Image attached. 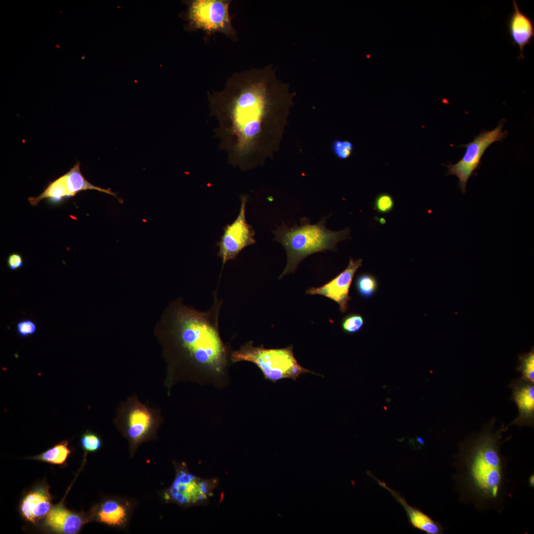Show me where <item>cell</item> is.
<instances>
[{"label":"cell","mask_w":534,"mask_h":534,"mask_svg":"<svg viewBox=\"0 0 534 534\" xmlns=\"http://www.w3.org/2000/svg\"><path fill=\"white\" fill-rule=\"evenodd\" d=\"M207 311L172 302L156 325L154 333L167 364L165 385L168 394L176 383L190 381L224 388L229 385L232 350L222 339L219 315L222 301L217 290Z\"/></svg>","instance_id":"obj_1"},{"label":"cell","mask_w":534,"mask_h":534,"mask_svg":"<svg viewBox=\"0 0 534 534\" xmlns=\"http://www.w3.org/2000/svg\"><path fill=\"white\" fill-rule=\"evenodd\" d=\"M282 86L272 66L267 65L235 72L222 90L207 92L210 116L218 122L215 137L233 167L246 171L258 163L268 121L277 108Z\"/></svg>","instance_id":"obj_2"},{"label":"cell","mask_w":534,"mask_h":534,"mask_svg":"<svg viewBox=\"0 0 534 534\" xmlns=\"http://www.w3.org/2000/svg\"><path fill=\"white\" fill-rule=\"evenodd\" d=\"M491 420L461 442L454 456V489L459 500L479 511L501 512L508 495L507 460L501 452L504 424Z\"/></svg>","instance_id":"obj_3"},{"label":"cell","mask_w":534,"mask_h":534,"mask_svg":"<svg viewBox=\"0 0 534 534\" xmlns=\"http://www.w3.org/2000/svg\"><path fill=\"white\" fill-rule=\"evenodd\" d=\"M328 218L323 217L314 224L303 218L300 225L291 227L283 224L273 231V240L284 247L287 256L286 266L279 279L294 273L299 263L308 256L328 250L336 251L338 242L351 238L349 228L338 231L328 229L325 225Z\"/></svg>","instance_id":"obj_4"},{"label":"cell","mask_w":534,"mask_h":534,"mask_svg":"<svg viewBox=\"0 0 534 534\" xmlns=\"http://www.w3.org/2000/svg\"><path fill=\"white\" fill-rule=\"evenodd\" d=\"M293 348L291 345L284 348L267 349L263 345L255 347L250 341L238 350L232 351L230 359L232 363L248 361L255 364L264 378L273 383L286 378L296 380L303 373L315 374L298 362Z\"/></svg>","instance_id":"obj_5"},{"label":"cell","mask_w":534,"mask_h":534,"mask_svg":"<svg viewBox=\"0 0 534 534\" xmlns=\"http://www.w3.org/2000/svg\"><path fill=\"white\" fill-rule=\"evenodd\" d=\"M162 421L160 409L142 403L135 395L121 403L114 420L133 452L142 443L156 437Z\"/></svg>","instance_id":"obj_6"},{"label":"cell","mask_w":534,"mask_h":534,"mask_svg":"<svg viewBox=\"0 0 534 534\" xmlns=\"http://www.w3.org/2000/svg\"><path fill=\"white\" fill-rule=\"evenodd\" d=\"M231 0H193L187 3L185 18L190 31H202L207 42L216 33L224 34L236 41L238 34L232 24L233 15L229 12Z\"/></svg>","instance_id":"obj_7"},{"label":"cell","mask_w":534,"mask_h":534,"mask_svg":"<svg viewBox=\"0 0 534 534\" xmlns=\"http://www.w3.org/2000/svg\"><path fill=\"white\" fill-rule=\"evenodd\" d=\"M505 120L502 119L492 130L483 131L474 137L470 142L460 145L466 147V152L456 163H449L446 175H455L459 180L458 186L465 194L468 180L478 169L481 160L487 149L493 143L502 141L507 135V131H502Z\"/></svg>","instance_id":"obj_8"},{"label":"cell","mask_w":534,"mask_h":534,"mask_svg":"<svg viewBox=\"0 0 534 534\" xmlns=\"http://www.w3.org/2000/svg\"><path fill=\"white\" fill-rule=\"evenodd\" d=\"M177 469L174 481L165 493V499L185 507L206 504L217 486V479H203L189 472L184 465Z\"/></svg>","instance_id":"obj_9"},{"label":"cell","mask_w":534,"mask_h":534,"mask_svg":"<svg viewBox=\"0 0 534 534\" xmlns=\"http://www.w3.org/2000/svg\"><path fill=\"white\" fill-rule=\"evenodd\" d=\"M240 198L238 216L231 224L223 227V233L217 243L219 247L218 256L222 259V267L227 262L234 260L244 248L256 242L255 231L247 222L245 216L248 197L243 195Z\"/></svg>","instance_id":"obj_10"},{"label":"cell","mask_w":534,"mask_h":534,"mask_svg":"<svg viewBox=\"0 0 534 534\" xmlns=\"http://www.w3.org/2000/svg\"><path fill=\"white\" fill-rule=\"evenodd\" d=\"M362 263L361 259L355 260L351 258L348 266L344 270L323 285L308 289L306 293L328 298L339 305L341 312H345L351 299L349 291L353 279Z\"/></svg>","instance_id":"obj_11"},{"label":"cell","mask_w":534,"mask_h":534,"mask_svg":"<svg viewBox=\"0 0 534 534\" xmlns=\"http://www.w3.org/2000/svg\"><path fill=\"white\" fill-rule=\"evenodd\" d=\"M512 390V400L516 404L518 414L509 426L519 427L534 425V384L522 377L514 379L509 384Z\"/></svg>","instance_id":"obj_12"},{"label":"cell","mask_w":534,"mask_h":534,"mask_svg":"<svg viewBox=\"0 0 534 534\" xmlns=\"http://www.w3.org/2000/svg\"><path fill=\"white\" fill-rule=\"evenodd\" d=\"M89 520V517L70 510L61 502L52 506L44 525L54 533L76 534Z\"/></svg>","instance_id":"obj_13"},{"label":"cell","mask_w":534,"mask_h":534,"mask_svg":"<svg viewBox=\"0 0 534 534\" xmlns=\"http://www.w3.org/2000/svg\"><path fill=\"white\" fill-rule=\"evenodd\" d=\"M52 499L48 486H37L22 498L19 506L21 515L26 521L36 523L48 514L52 506Z\"/></svg>","instance_id":"obj_14"},{"label":"cell","mask_w":534,"mask_h":534,"mask_svg":"<svg viewBox=\"0 0 534 534\" xmlns=\"http://www.w3.org/2000/svg\"><path fill=\"white\" fill-rule=\"evenodd\" d=\"M367 474L374 479L381 487L389 491L396 501L402 506L406 512L409 523L413 528L427 534H444V528L440 522L434 520L420 509L409 505L399 491L390 488L384 482L375 478L370 471H367Z\"/></svg>","instance_id":"obj_15"},{"label":"cell","mask_w":534,"mask_h":534,"mask_svg":"<svg viewBox=\"0 0 534 534\" xmlns=\"http://www.w3.org/2000/svg\"><path fill=\"white\" fill-rule=\"evenodd\" d=\"M513 11L508 23L510 37L513 44H516L520 50L518 59H523V50L529 44L534 37V25L532 19L521 11L515 0H513Z\"/></svg>","instance_id":"obj_16"},{"label":"cell","mask_w":534,"mask_h":534,"mask_svg":"<svg viewBox=\"0 0 534 534\" xmlns=\"http://www.w3.org/2000/svg\"><path fill=\"white\" fill-rule=\"evenodd\" d=\"M93 513L99 522L110 526H122L127 520L128 509L125 504L115 499L103 502Z\"/></svg>","instance_id":"obj_17"},{"label":"cell","mask_w":534,"mask_h":534,"mask_svg":"<svg viewBox=\"0 0 534 534\" xmlns=\"http://www.w3.org/2000/svg\"><path fill=\"white\" fill-rule=\"evenodd\" d=\"M69 444L68 441L64 440L30 459L52 465H64L72 452Z\"/></svg>","instance_id":"obj_18"},{"label":"cell","mask_w":534,"mask_h":534,"mask_svg":"<svg viewBox=\"0 0 534 534\" xmlns=\"http://www.w3.org/2000/svg\"><path fill=\"white\" fill-rule=\"evenodd\" d=\"M355 286L358 294L362 298L368 299L376 292L378 284L373 275L369 273H363L356 277Z\"/></svg>","instance_id":"obj_19"},{"label":"cell","mask_w":534,"mask_h":534,"mask_svg":"<svg viewBox=\"0 0 534 534\" xmlns=\"http://www.w3.org/2000/svg\"><path fill=\"white\" fill-rule=\"evenodd\" d=\"M519 364L517 370L522 374V378L534 383V348L527 354L519 356Z\"/></svg>","instance_id":"obj_20"},{"label":"cell","mask_w":534,"mask_h":534,"mask_svg":"<svg viewBox=\"0 0 534 534\" xmlns=\"http://www.w3.org/2000/svg\"><path fill=\"white\" fill-rule=\"evenodd\" d=\"M80 445L86 452H93L98 450L102 446V440L96 433L87 431L81 436Z\"/></svg>","instance_id":"obj_21"},{"label":"cell","mask_w":534,"mask_h":534,"mask_svg":"<svg viewBox=\"0 0 534 534\" xmlns=\"http://www.w3.org/2000/svg\"><path fill=\"white\" fill-rule=\"evenodd\" d=\"M364 324L363 317L359 314L354 313L348 314L343 319L341 327L345 332L352 334L359 332Z\"/></svg>","instance_id":"obj_22"},{"label":"cell","mask_w":534,"mask_h":534,"mask_svg":"<svg viewBox=\"0 0 534 534\" xmlns=\"http://www.w3.org/2000/svg\"><path fill=\"white\" fill-rule=\"evenodd\" d=\"M374 204L377 212L385 214L390 213L393 209L395 202L390 194L382 193L376 196Z\"/></svg>","instance_id":"obj_23"},{"label":"cell","mask_w":534,"mask_h":534,"mask_svg":"<svg viewBox=\"0 0 534 534\" xmlns=\"http://www.w3.org/2000/svg\"><path fill=\"white\" fill-rule=\"evenodd\" d=\"M354 147L348 140H336L332 144V150L336 156L341 159H346L352 154Z\"/></svg>","instance_id":"obj_24"},{"label":"cell","mask_w":534,"mask_h":534,"mask_svg":"<svg viewBox=\"0 0 534 534\" xmlns=\"http://www.w3.org/2000/svg\"><path fill=\"white\" fill-rule=\"evenodd\" d=\"M37 326L31 320L23 319L19 321L16 324V331L19 336L26 338L34 334Z\"/></svg>","instance_id":"obj_25"},{"label":"cell","mask_w":534,"mask_h":534,"mask_svg":"<svg viewBox=\"0 0 534 534\" xmlns=\"http://www.w3.org/2000/svg\"><path fill=\"white\" fill-rule=\"evenodd\" d=\"M6 263L8 267L10 270H15L23 266V257L18 253H12L7 257Z\"/></svg>","instance_id":"obj_26"},{"label":"cell","mask_w":534,"mask_h":534,"mask_svg":"<svg viewBox=\"0 0 534 534\" xmlns=\"http://www.w3.org/2000/svg\"><path fill=\"white\" fill-rule=\"evenodd\" d=\"M529 484L530 486H531V488H532V487L533 488L534 487V475H532L531 476H530V478L529 479Z\"/></svg>","instance_id":"obj_27"}]
</instances>
